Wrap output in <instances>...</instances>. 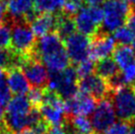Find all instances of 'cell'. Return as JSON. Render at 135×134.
Wrapping results in <instances>:
<instances>
[{
  "label": "cell",
  "mask_w": 135,
  "mask_h": 134,
  "mask_svg": "<svg viewBox=\"0 0 135 134\" xmlns=\"http://www.w3.org/2000/svg\"><path fill=\"white\" fill-rule=\"evenodd\" d=\"M2 1H4V2H5V3H8V2H9V1H10V0H2Z\"/></svg>",
  "instance_id": "40"
},
{
  "label": "cell",
  "mask_w": 135,
  "mask_h": 134,
  "mask_svg": "<svg viewBox=\"0 0 135 134\" xmlns=\"http://www.w3.org/2000/svg\"><path fill=\"white\" fill-rule=\"evenodd\" d=\"M78 81L76 69L72 66H68L61 71V81L55 93L63 100L71 99L78 92Z\"/></svg>",
  "instance_id": "12"
},
{
  "label": "cell",
  "mask_w": 135,
  "mask_h": 134,
  "mask_svg": "<svg viewBox=\"0 0 135 134\" xmlns=\"http://www.w3.org/2000/svg\"><path fill=\"white\" fill-rule=\"evenodd\" d=\"M132 50H133V53H134V55H135V40L133 41V42H132Z\"/></svg>",
  "instance_id": "39"
},
{
  "label": "cell",
  "mask_w": 135,
  "mask_h": 134,
  "mask_svg": "<svg viewBox=\"0 0 135 134\" xmlns=\"http://www.w3.org/2000/svg\"><path fill=\"white\" fill-rule=\"evenodd\" d=\"M0 134H12V132L8 129L4 122L0 125Z\"/></svg>",
  "instance_id": "35"
},
{
  "label": "cell",
  "mask_w": 135,
  "mask_h": 134,
  "mask_svg": "<svg viewBox=\"0 0 135 134\" xmlns=\"http://www.w3.org/2000/svg\"><path fill=\"white\" fill-rule=\"evenodd\" d=\"M4 116H5V109L2 104H0V125L4 122Z\"/></svg>",
  "instance_id": "36"
},
{
  "label": "cell",
  "mask_w": 135,
  "mask_h": 134,
  "mask_svg": "<svg viewBox=\"0 0 135 134\" xmlns=\"http://www.w3.org/2000/svg\"><path fill=\"white\" fill-rule=\"evenodd\" d=\"M11 44V26L6 23L0 25V49H8Z\"/></svg>",
  "instance_id": "27"
},
{
  "label": "cell",
  "mask_w": 135,
  "mask_h": 134,
  "mask_svg": "<svg viewBox=\"0 0 135 134\" xmlns=\"http://www.w3.org/2000/svg\"><path fill=\"white\" fill-rule=\"evenodd\" d=\"M131 9L130 5L121 0H105L103 6V32L109 34L123 27Z\"/></svg>",
  "instance_id": "1"
},
{
  "label": "cell",
  "mask_w": 135,
  "mask_h": 134,
  "mask_svg": "<svg viewBox=\"0 0 135 134\" xmlns=\"http://www.w3.org/2000/svg\"><path fill=\"white\" fill-rule=\"evenodd\" d=\"M8 7L7 3L0 0V25L6 24L8 21Z\"/></svg>",
  "instance_id": "31"
},
{
  "label": "cell",
  "mask_w": 135,
  "mask_h": 134,
  "mask_svg": "<svg viewBox=\"0 0 135 134\" xmlns=\"http://www.w3.org/2000/svg\"><path fill=\"white\" fill-rule=\"evenodd\" d=\"M65 0H34V10L38 14L61 11Z\"/></svg>",
  "instance_id": "21"
},
{
  "label": "cell",
  "mask_w": 135,
  "mask_h": 134,
  "mask_svg": "<svg viewBox=\"0 0 135 134\" xmlns=\"http://www.w3.org/2000/svg\"><path fill=\"white\" fill-rule=\"evenodd\" d=\"M121 1H123V2H125V3H127L128 5H129V4L135 5V0H121Z\"/></svg>",
  "instance_id": "38"
},
{
  "label": "cell",
  "mask_w": 135,
  "mask_h": 134,
  "mask_svg": "<svg viewBox=\"0 0 135 134\" xmlns=\"http://www.w3.org/2000/svg\"><path fill=\"white\" fill-rule=\"evenodd\" d=\"M83 0H65L64 5L61 9V13L73 17L83 8Z\"/></svg>",
  "instance_id": "25"
},
{
  "label": "cell",
  "mask_w": 135,
  "mask_h": 134,
  "mask_svg": "<svg viewBox=\"0 0 135 134\" xmlns=\"http://www.w3.org/2000/svg\"><path fill=\"white\" fill-rule=\"evenodd\" d=\"M90 121L96 134H103L115 122V112L109 98L98 102Z\"/></svg>",
  "instance_id": "6"
},
{
  "label": "cell",
  "mask_w": 135,
  "mask_h": 134,
  "mask_svg": "<svg viewBox=\"0 0 135 134\" xmlns=\"http://www.w3.org/2000/svg\"><path fill=\"white\" fill-rule=\"evenodd\" d=\"M42 93H44V89L36 88V87H33L28 92L27 98H28V100L31 103L33 108H40V107L42 104Z\"/></svg>",
  "instance_id": "29"
},
{
  "label": "cell",
  "mask_w": 135,
  "mask_h": 134,
  "mask_svg": "<svg viewBox=\"0 0 135 134\" xmlns=\"http://www.w3.org/2000/svg\"><path fill=\"white\" fill-rule=\"evenodd\" d=\"M78 91L91 96L97 102L109 98L112 94L108 81L97 74L80 79L78 81Z\"/></svg>",
  "instance_id": "8"
},
{
  "label": "cell",
  "mask_w": 135,
  "mask_h": 134,
  "mask_svg": "<svg viewBox=\"0 0 135 134\" xmlns=\"http://www.w3.org/2000/svg\"><path fill=\"white\" fill-rule=\"evenodd\" d=\"M20 69L23 71L29 84L33 85V87L44 89L47 85L49 71L41 60L35 55L34 50L30 54L24 55Z\"/></svg>",
  "instance_id": "5"
},
{
  "label": "cell",
  "mask_w": 135,
  "mask_h": 134,
  "mask_svg": "<svg viewBox=\"0 0 135 134\" xmlns=\"http://www.w3.org/2000/svg\"><path fill=\"white\" fill-rule=\"evenodd\" d=\"M57 22V14L42 13L38 14L30 24V27L36 37H41L55 32Z\"/></svg>",
  "instance_id": "14"
},
{
  "label": "cell",
  "mask_w": 135,
  "mask_h": 134,
  "mask_svg": "<svg viewBox=\"0 0 135 134\" xmlns=\"http://www.w3.org/2000/svg\"><path fill=\"white\" fill-rule=\"evenodd\" d=\"M105 0H83L88 7H100V5L105 3Z\"/></svg>",
  "instance_id": "33"
},
{
  "label": "cell",
  "mask_w": 135,
  "mask_h": 134,
  "mask_svg": "<svg viewBox=\"0 0 135 134\" xmlns=\"http://www.w3.org/2000/svg\"><path fill=\"white\" fill-rule=\"evenodd\" d=\"M9 21L16 22L24 20L25 16L34 10V0H10L7 3Z\"/></svg>",
  "instance_id": "15"
},
{
  "label": "cell",
  "mask_w": 135,
  "mask_h": 134,
  "mask_svg": "<svg viewBox=\"0 0 135 134\" xmlns=\"http://www.w3.org/2000/svg\"><path fill=\"white\" fill-rule=\"evenodd\" d=\"M95 72L98 76L102 77L105 80L113 78V76L119 73V69L114 62L113 58L108 57L104 58L96 62V67H95Z\"/></svg>",
  "instance_id": "20"
},
{
  "label": "cell",
  "mask_w": 135,
  "mask_h": 134,
  "mask_svg": "<svg viewBox=\"0 0 135 134\" xmlns=\"http://www.w3.org/2000/svg\"><path fill=\"white\" fill-rule=\"evenodd\" d=\"M75 130V134H96L87 116H66Z\"/></svg>",
  "instance_id": "22"
},
{
  "label": "cell",
  "mask_w": 135,
  "mask_h": 134,
  "mask_svg": "<svg viewBox=\"0 0 135 134\" xmlns=\"http://www.w3.org/2000/svg\"><path fill=\"white\" fill-rule=\"evenodd\" d=\"M90 39L91 45L89 57L92 60H94L95 62L109 57V55L113 54L116 47V42L113 37L103 31H99Z\"/></svg>",
  "instance_id": "10"
},
{
  "label": "cell",
  "mask_w": 135,
  "mask_h": 134,
  "mask_svg": "<svg viewBox=\"0 0 135 134\" xmlns=\"http://www.w3.org/2000/svg\"><path fill=\"white\" fill-rule=\"evenodd\" d=\"M32 104L27 96H14L6 106L5 114L8 116H27L32 109Z\"/></svg>",
  "instance_id": "17"
},
{
  "label": "cell",
  "mask_w": 135,
  "mask_h": 134,
  "mask_svg": "<svg viewBox=\"0 0 135 134\" xmlns=\"http://www.w3.org/2000/svg\"><path fill=\"white\" fill-rule=\"evenodd\" d=\"M104 11L101 7H83L75 15L76 30L86 37H93L100 31Z\"/></svg>",
  "instance_id": "4"
},
{
  "label": "cell",
  "mask_w": 135,
  "mask_h": 134,
  "mask_svg": "<svg viewBox=\"0 0 135 134\" xmlns=\"http://www.w3.org/2000/svg\"><path fill=\"white\" fill-rule=\"evenodd\" d=\"M47 134H66L62 127H50Z\"/></svg>",
  "instance_id": "34"
},
{
  "label": "cell",
  "mask_w": 135,
  "mask_h": 134,
  "mask_svg": "<svg viewBox=\"0 0 135 134\" xmlns=\"http://www.w3.org/2000/svg\"><path fill=\"white\" fill-rule=\"evenodd\" d=\"M97 100L89 95L77 92L75 96L64 100L66 116H87L93 113L97 107Z\"/></svg>",
  "instance_id": "9"
},
{
  "label": "cell",
  "mask_w": 135,
  "mask_h": 134,
  "mask_svg": "<svg viewBox=\"0 0 135 134\" xmlns=\"http://www.w3.org/2000/svg\"><path fill=\"white\" fill-rule=\"evenodd\" d=\"M40 112L42 119L50 127H62L66 121V113L63 108L41 104Z\"/></svg>",
  "instance_id": "16"
},
{
  "label": "cell",
  "mask_w": 135,
  "mask_h": 134,
  "mask_svg": "<svg viewBox=\"0 0 135 134\" xmlns=\"http://www.w3.org/2000/svg\"><path fill=\"white\" fill-rule=\"evenodd\" d=\"M17 134H36V133H35L34 130H33L32 128H27V129L21 131V132H19V133H17Z\"/></svg>",
  "instance_id": "37"
},
{
  "label": "cell",
  "mask_w": 135,
  "mask_h": 134,
  "mask_svg": "<svg viewBox=\"0 0 135 134\" xmlns=\"http://www.w3.org/2000/svg\"><path fill=\"white\" fill-rule=\"evenodd\" d=\"M64 45L72 63L79 64L89 58L91 45V39L89 37L75 33L64 41Z\"/></svg>",
  "instance_id": "7"
},
{
  "label": "cell",
  "mask_w": 135,
  "mask_h": 134,
  "mask_svg": "<svg viewBox=\"0 0 135 134\" xmlns=\"http://www.w3.org/2000/svg\"><path fill=\"white\" fill-rule=\"evenodd\" d=\"M113 39L115 42H118L119 45H128L134 41V35L126 26H123L113 32Z\"/></svg>",
  "instance_id": "23"
},
{
  "label": "cell",
  "mask_w": 135,
  "mask_h": 134,
  "mask_svg": "<svg viewBox=\"0 0 135 134\" xmlns=\"http://www.w3.org/2000/svg\"><path fill=\"white\" fill-rule=\"evenodd\" d=\"M113 60L118 69L123 70L128 65L135 62V55L129 45H118L113 51Z\"/></svg>",
  "instance_id": "19"
},
{
  "label": "cell",
  "mask_w": 135,
  "mask_h": 134,
  "mask_svg": "<svg viewBox=\"0 0 135 134\" xmlns=\"http://www.w3.org/2000/svg\"><path fill=\"white\" fill-rule=\"evenodd\" d=\"M6 83L15 96H25L30 91V84L20 68H12L6 72Z\"/></svg>",
  "instance_id": "13"
},
{
  "label": "cell",
  "mask_w": 135,
  "mask_h": 134,
  "mask_svg": "<svg viewBox=\"0 0 135 134\" xmlns=\"http://www.w3.org/2000/svg\"><path fill=\"white\" fill-rule=\"evenodd\" d=\"M95 67H96V62L94 60L91 59L90 57L87 58L86 60L82 61V62H80L79 64H77V67L75 69L79 80L82 78H85L87 76L94 74Z\"/></svg>",
  "instance_id": "24"
},
{
  "label": "cell",
  "mask_w": 135,
  "mask_h": 134,
  "mask_svg": "<svg viewBox=\"0 0 135 134\" xmlns=\"http://www.w3.org/2000/svg\"><path fill=\"white\" fill-rule=\"evenodd\" d=\"M11 26V44L10 49L14 52L22 55L33 52L36 45V36L29 24L25 20L8 23Z\"/></svg>",
  "instance_id": "3"
},
{
  "label": "cell",
  "mask_w": 135,
  "mask_h": 134,
  "mask_svg": "<svg viewBox=\"0 0 135 134\" xmlns=\"http://www.w3.org/2000/svg\"><path fill=\"white\" fill-rule=\"evenodd\" d=\"M109 100L117 117L125 122L135 121V88L132 85L125 86L110 94Z\"/></svg>",
  "instance_id": "2"
},
{
  "label": "cell",
  "mask_w": 135,
  "mask_h": 134,
  "mask_svg": "<svg viewBox=\"0 0 135 134\" xmlns=\"http://www.w3.org/2000/svg\"><path fill=\"white\" fill-rule=\"evenodd\" d=\"M121 75L123 77V80L126 85H134L135 84V62L128 65L126 68H124Z\"/></svg>",
  "instance_id": "30"
},
{
  "label": "cell",
  "mask_w": 135,
  "mask_h": 134,
  "mask_svg": "<svg viewBox=\"0 0 135 134\" xmlns=\"http://www.w3.org/2000/svg\"><path fill=\"white\" fill-rule=\"evenodd\" d=\"M130 130V123L118 120L112 124L103 134H128Z\"/></svg>",
  "instance_id": "28"
},
{
  "label": "cell",
  "mask_w": 135,
  "mask_h": 134,
  "mask_svg": "<svg viewBox=\"0 0 135 134\" xmlns=\"http://www.w3.org/2000/svg\"><path fill=\"white\" fill-rule=\"evenodd\" d=\"M132 86H133V87H134V88H135V84H134V85H132Z\"/></svg>",
  "instance_id": "41"
},
{
  "label": "cell",
  "mask_w": 135,
  "mask_h": 134,
  "mask_svg": "<svg viewBox=\"0 0 135 134\" xmlns=\"http://www.w3.org/2000/svg\"><path fill=\"white\" fill-rule=\"evenodd\" d=\"M76 26L74 17H70L63 14V13H57V22L56 28H55V33L58 35V37L63 41L68 39L76 32Z\"/></svg>",
  "instance_id": "18"
},
{
  "label": "cell",
  "mask_w": 135,
  "mask_h": 134,
  "mask_svg": "<svg viewBox=\"0 0 135 134\" xmlns=\"http://www.w3.org/2000/svg\"><path fill=\"white\" fill-rule=\"evenodd\" d=\"M11 99V92L6 83V73L0 71V104L6 107Z\"/></svg>",
  "instance_id": "26"
},
{
  "label": "cell",
  "mask_w": 135,
  "mask_h": 134,
  "mask_svg": "<svg viewBox=\"0 0 135 134\" xmlns=\"http://www.w3.org/2000/svg\"><path fill=\"white\" fill-rule=\"evenodd\" d=\"M126 27L131 31V33L134 35L135 37V10L131 9V11L129 13V15L126 20Z\"/></svg>",
  "instance_id": "32"
},
{
  "label": "cell",
  "mask_w": 135,
  "mask_h": 134,
  "mask_svg": "<svg viewBox=\"0 0 135 134\" xmlns=\"http://www.w3.org/2000/svg\"><path fill=\"white\" fill-rule=\"evenodd\" d=\"M63 49H65L63 41L55 32H53L40 37V40L36 41L34 53L38 59H41L45 56L54 54Z\"/></svg>",
  "instance_id": "11"
}]
</instances>
